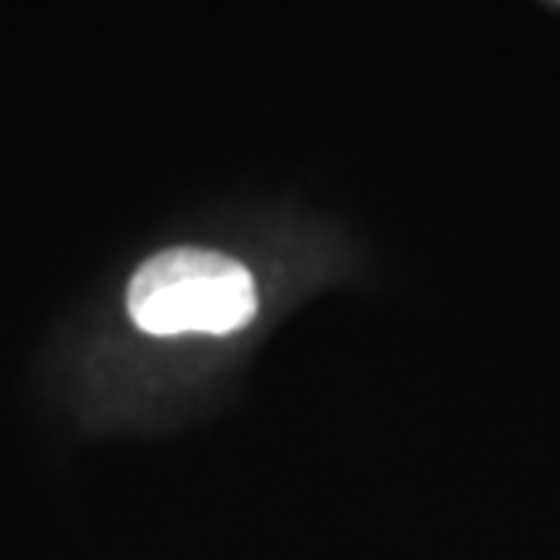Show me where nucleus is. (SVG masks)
Masks as SVG:
<instances>
[{"label":"nucleus","mask_w":560,"mask_h":560,"mask_svg":"<svg viewBox=\"0 0 560 560\" xmlns=\"http://www.w3.org/2000/svg\"><path fill=\"white\" fill-rule=\"evenodd\" d=\"M256 287L241 261L212 249L156 253L128 283V312L147 334H231L256 315Z\"/></svg>","instance_id":"obj_1"}]
</instances>
